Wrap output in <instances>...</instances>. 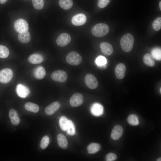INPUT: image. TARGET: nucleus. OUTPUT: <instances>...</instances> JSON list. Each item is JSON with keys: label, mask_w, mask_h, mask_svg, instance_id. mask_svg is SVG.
<instances>
[{"label": "nucleus", "mask_w": 161, "mask_h": 161, "mask_svg": "<svg viewBox=\"0 0 161 161\" xmlns=\"http://www.w3.org/2000/svg\"><path fill=\"white\" fill-rule=\"evenodd\" d=\"M83 102V97L82 94L78 93L74 94L71 97L69 102L73 107H77L81 105Z\"/></svg>", "instance_id": "1a4fd4ad"}, {"label": "nucleus", "mask_w": 161, "mask_h": 161, "mask_svg": "<svg viewBox=\"0 0 161 161\" xmlns=\"http://www.w3.org/2000/svg\"><path fill=\"white\" fill-rule=\"evenodd\" d=\"M161 88H160V93H161Z\"/></svg>", "instance_id": "ea45409f"}, {"label": "nucleus", "mask_w": 161, "mask_h": 161, "mask_svg": "<svg viewBox=\"0 0 161 161\" xmlns=\"http://www.w3.org/2000/svg\"><path fill=\"white\" fill-rule=\"evenodd\" d=\"M68 120L64 116H62L59 120V124L61 129L64 131H66L68 125Z\"/></svg>", "instance_id": "a878e982"}, {"label": "nucleus", "mask_w": 161, "mask_h": 161, "mask_svg": "<svg viewBox=\"0 0 161 161\" xmlns=\"http://www.w3.org/2000/svg\"><path fill=\"white\" fill-rule=\"evenodd\" d=\"M9 54L8 48L4 46L0 45V58H7Z\"/></svg>", "instance_id": "c756f323"}, {"label": "nucleus", "mask_w": 161, "mask_h": 161, "mask_svg": "<svg viewBox=\"0 0 161 161\" xmlns=\"http://www.w3.org/2000/svg\"><path fill=\"white\" fill-rule=\"evenodd\" d=\"M24 107L27 111L34 113L38 112L39 109V107L37 105L30 102L26 103L25 104Z\"/></svg>", "instance_id": "5701e85b"}, {"label": "nucleus", "mask_w": 161, "mask_h": 161, "mask_svg": "<svg viewBox=\"0 0 161 161\" xmlns=\"http://www.w3.org/2000/svg\"><path fill=\"white\" fill-rule=\"evenodd\" d=\"M103 111V106L98 103H95L92 106L91 112L92 114L96 116H99L101 115Z\"/></svg>", "instance_id": "dca6fc26"}, {"label": "nucleus", "mask_w": 161, "mask_h": 161, "mask_svg": "<svg viewBox=\"0 0 161 161\" xmlns=\"http://www.w3.org/2000/svg\"><path fill=\"white\" fill-rule=\"evenodd\" d=\"M59 4L61 8L67 10L72 7L73 2L72 0H59Z\"/></svg>", "instance_id": "b1692460"}, {"label": "nucleus", "mask_w": 161, "mask_h": 161, "mask_svg": "<svg viewBox=\"0 0 161 161\" xmlns=\"http://www.w3.org/2000/svg\"><path fill=\"white\" fill-rule=\"evenodd\" d=\"M144 63L147 66L153 67L155 64L154 59L151 55L149 53L145 54L143 57Z\"/></svg>", "instance_id": "4be33fe9"}, {"label": "nucleus", "mask_w": 161, "mask_h": 161, "mask_svg": "<svg viewBox=\"0 0 161 161\" xmlns=\"http://www.w3.org/2000/svg\"><path fill=\"white\" fill-rule=\"evenodd\" d=\"M86 21V16L83 14L79 13L73 16L72 18V23L75 26L84 24Z\"/></svg>", "instance_id": "9d476101"}, {"label": "nucleus", "mask_w": 161, "mask_h": 161, "mask_svg": "<svg viewBox=\"0 0 161 161\" xmlns=\"http://www.w3.org/2000/svg\"><path fill=\"white\" fill-rule=\"evenodd\" d=\"M67 131L68 134L70 135H74L76 133L75 124L70 120H68Z\"/></svg>", "instance_id": "cd10ccee"}, {"label": "nucleus", "mask_w": 161, "mask_h": 161, "mask_svg": "<svg viewBox=\"0 0 161 161\" xmlns=\"http://www.w3.org/2000/svg\"><path fill=\"white\" fill-rule=\"evenodd\" d=\"M152 28L156 31L159 30L161 28V18L159 17L155 19L153 22Z\"/></svg>", "instance_id": "7c9ffc66"}, {"label": "nucleus", "mask_w": 161, "mask_h": 161, "mask_svg": "<svg viewBox=\"0 0 161 161\" xmlns=\"http://www.w3.org/2000/svg\"><path fill=\"white\" fill-rule=\"evenodd\" d=\"M134 39L133 36L130 33L124 35L120 40V45L123 50L126 52L130 51L134 45Z\"/></svg>", "instance_id": "f257e3e1"}, {"label": "nucleus", "mask_w": 161, "mask_h": 161, "mask_svg": "<svg viewBox=\"0 0 161 161\" xmlns=\"http://www.w3.org/2000/svg\"><path fill=\"white\" fill-rule=\"evenodd\" d=\"M100 148V145L97 143H92L87 147L88 152L90 154H94L99 151Z\"/></svg>", "instance_id": "393cba45"}, {"label": "nucleus", "mask_w": 161, "mask_h": 161, "mask_svg": "<svg viewBox=\"0 0 161 161\" xmlns=\"http://www.w3.org/2000/svg\"><path fill=\"white\" fill-rule=\"evenodd\" d=\"M154 59L160 60L161 59V50L160 48H155L152 50L151 54Z\"/></svg>", "instance_id": "c85d7f7f"}, {"label": "nucleus", "mask_w": 161, "mask_h": 161, "mask_svg": "<svg viewBox=\"0 0 161 161\" xmlns=\"http://www.w3.org/2000/svg\"><path fill=\"white\" fill-rule=\"evenodd\" d=\"M109 28L106 24L99 23L94 26L92 29V35L98 37H101L106 35L109 32Z\"/></svg>", "instance_id": "f03ea898"}, {"label": "nucleus", "mask_w": 161, "mask_h": 161, "mask_svg": "<svg viewBox=\"0 0 161 161\" xmlns=\"http://www.w3.org/2000/svg\"><path fill=\"white\" fill-rule=\"evenodd\" d=\"M127 121L129 124L133 126H137L139 124L137 117L134 114H131L128 117Z\"/></svg>", "instance_id": "bb28decb"}, {"label": "nucleus", "mask_w": 161, "mask_h": 161, "mask_svg": "<svg viewBox=\"0 0 161 161\" xmlns=\"http://www.w3.org/2000/svg\"><path fill=\"white\" fill-rule=\"evenodd\" d=\"M44 59L43 56L38 54H32L30 55L28 58L29 62L33 64L41 63L43 61Z\"/></svg>", "instance_id": "f3484780"}, {"label": "nucleus", "mask_w": 161, "mask_h": 161, "mask_svg": "<svg viewBox=\"0 0 161 161\" xmlns=\"http://www.w3.org/2000/svg\"><path fill=\"white\" fill-rule=\"evenodd\" d=\"M31 38L30 34L28 31L19 33L18 35L19 41L22 43H26L28 42Z\"/></svg>", "instance_id": "412c9836"}, {"label": "nucleus", "mask_w": 161, "mask_h": 161, "mask_svg": "<svg viewBox=\"0 0 161 161\" xmlns=\"http://www.w3.org/2000/svg\"><path fill=\"white\" fill-rule=\"evenodd\" d=\"M85 82L87 86L91 89H96L98 86L97 79L94 75L90 74L86 75Z\"/></svg>", "instance_id": "0eeeda50"}, {"label": "nucleus", "mask_w": 161, "mask_h": 161, "mask_svg": "<svg viewBox=\"0 0 161 161\" xmlns=\"http://www.w3.org/2000/svg\"><path fill=\"white\" fill-rule=\"evenodd\" d=\"M110 0H98L97 5L100 8L106 7L109 3Z\"/></svg>", "instance_id": "f704fd0d"}, {"label": "nucleus", "mask_w": 161, "mask_h": 161, "mask_svg": "<svg viewBox=\"0 0 161 161\" xmlns=\"http://www.w3.org/2000/svg\"><path fill=\"white\" fill-rule=\"evenodd\" d=\"M59 146L63 149L66 148L68 146V141L65 136L62 134H59L57 137Z\"/></svg>", "instance_id": "6ab92c4d"}, {"label": "nucleus", "mask_w": 161, "mask_h": 161, "mask_svg": "<svg viewBox=\"0 0 161 161\" xmlns=\"http://www.w3.org/2000/svg\"><path fill=\"white\" fill-rule=\"evenodd\" d=\"M66 61L70 65L77 66L81 63L82 58L80 55L76 52L72 51L67 55Z\"/></svg>", "instance_id": "7ed1b4c3"}, {"label": "nucleus", "mask_w": 161, "mask_h": 161, "mask_svg": "<svg viewBox=\"0 0 161 161\" xmlns=\"http://www.w3.org/2000/svg\"><path fill=\"white\" fill-rule=\"evenodd\" d=\"M8 0H0V3L4 4Z\"/></svg>", "instance_id": "e433bc0d"}, {"label": "nucleus", "mask_w": 161, "mask_h": 161, "mask_svg": "<svg viewBox=\"0 0 161 161\" xmlns=\"http://www.w3.org/2000/svg\"><path fill=\"white\" fill-rule=\"evenodd\" d=\"M16 91L18 96L21 98H25L30 93L29 89L24 85L18 84L16 88Z\"/></svg>", "instance_id": "9b49d317"}, {"label": "nucleus", "mask_w": 161, "mask_h": 161, "mask_svg": "<svg viewBox=\"0 0 161 161\" xmlns=\"http://www.w3.org/2000/svg\"><path fill=\"white\" fill-rule=\"evenodd\" d=\"M157 161H161V158L160 157L158 158L157 160Z\"/></svg>", "instance_id": "58836bf2"}, {"label": "nucleus", "mask_w": 161, "mask_h": 161, "mask_svg": "<svg viewBox=\"0 0 161 161\" xmlns=\"http://www.w3.org/2000/svg\"><path fill=\"white\" fill-rule=\"evenodd\" d=\"M14 25L15 30L19 33L27 31L29 29L27 22L23 19L17 20L15 22Z\"/></svg>", "instance_id": "39448f33"}, {"label": "nucleus", "mask_w": 161, "mask_h": 161, "mask_svg": "<svg viewBox=\"0 0 161 161\" xmlns=\"http://www.w3.org/2000/svg\"><path fill=\"white\" fill-rule=\"evenodd\" d=\"M100 47L102 52L105 55H110L114 52L112 46L107 42H102L100 44Z\"/></svg>", "instance_id": "f8f14e48"}, {"label": "nucleus", "mask_w": 161, "mask_h": 161, "mask_svg": "<svg viewBox=\"0 0 161 161\" xmlns=\"http://www.w3.org/2000/svg\"><path fill=\"white\" fill-rule=\"evenodd\" d=\"M159 7L160 10H161V1H160L159 3Z\"/></svg>", "instance_id": "4c0bfd02"}, {"label": "nucleus", "mask_w": 161, "mask_h": 161, "mask_svg": "<svg viewBox=\"0 0 161 161\" xmlns=\"http://www.w3.org/2000/svg\"><path fill=\"white\" fill-rule=\"evenodd\" d=\"M9 116L13 124L18 125L20 122V119L17 111L14 109H10L9 112Z\"/></svg>", "instance_id": "a211bd4d"}, {"label": "nucleus", "mask_w": 161, "mask_h": 161, "mask_svg": "<svg viewBox=\"0 0 161 161\" xmlns=\"http://www.w3.org/2000/svg\"><path fill=\"white\" fill-rule=\"evenodd\" d=\"M126 71V66L124 64H118L115 69V73L117 78L119 79H123L124 77Z\"/></svg>", "instance_id": "2eb2a0df"}, {"label": "nucleus", "mask_w": 161, "mask_h": 161, "mask_svg": "<svg viewBox=\"0 0 161 161\" xmlns=\"http://www.w3.org/2000/svg\"><path fill=\"white\" fill-rule=\"evenodd\" d=\"M13 76V72L9 68H5L0 71V82L6 83L11 80Z\"/></svg>", "instance_id": "20e7f679"}, {"label": "nucleus", "mask_w": 161, "mask_h": 161, "mask_svg": "<svg viewBox=\"0 0 161 161\" xmlns=\"http://www.w3.org/2000/svg\"><path fill=\"white\" fill-rule=\"evenodd\" d=\"M123 131V129L122 126L119 125L115 126L113 129L111 133L112 138L114 140L119 139L122 136Z\"/></svg>", "instance_id": "4468645a"}, {"label": "nucleus", "mask_w": 161, "mask_h": 161, "mask_svg": "<svg viewBox=\"0 0 161 161\" xmlns=\"http://www.w3.org/2000/svg\"><path fill=\"white\" fill-rule=\"evenodd\" d=\"M60 104L59 102H54L45 108V113L48 115H52L60 108Z\"/></svg>", "instance_id": "ddd939ff"}, {"label": "nucleus", "mask_w": 161, "mask_h": 161, "mask_svg": "<svg viewBox=\"0 0 161 161\" xmlns=\"http://www.w3.org/2000/svg\"><path fill=\"white\" fill-rule=\"evenodd\" d=\"M32 2L34 8L36 9L41 10L44 7V0H32Z\"/></svg>", "instance_id": "2f4dec72"}, {"label": "nucleus", "mask_w": 161, "mask_h": 161, "mask_svg": "<svg viewBox=\"0 0 161 161\" xmlns=\"http://www.w3.org/2000/svg\"><path fill=\"white\" fill-rule=\"evenodd\" d=\"M95 62L97 65L101 66L105 65L107 61L105 57L100 55L97 58Z\"/></svg>", "instance_id": "72a5a7b5"}, {"label": "nucleus", "mask_w": 161, "mask_h": 161, "mask_svg": "<svg viewBox=\"0 0 161 161\" xmlns=\"http://www.w3.org/2000/svg\"><path fill=\"white\" fill-rule=\"evenodd\" d=\"M34 74L35 77L36 79H41L45 77L46 75V71L43 67L39 66L35 69Z\"/></svg>", "instance_id": "aec40b11"}, {"label": "nucleus", "mask_w": 161, "mask_h": 161, "mask_svg": "<svg viewBox=\"0 0 161 161\" xmlns=\"http://www.w3.org/2000/svg\"><path fill=\"white\" fill-rule=\"evenodd\" d=\"M70 35L66 33H63L60 34L56 40V43L60 47L65 46L71 41Z\"/></svg>", "instance_id": "6e6552de"}, {"label": "nucleus", "mask_w": 161, "mask_h": 161, "mask_svg": "<svg viewBox=\"0 0 161 161\" xmlns=\"http://www.w3.org/2000/svg\"><path fill=\"white\" fill-rule=\"evenodd\" d=\"M117 158L116 155L114 153H110L106 156V159L107 161H113L115 160Z\"/></svg>", "instance_id": "c9c22d12"}, {"label": "nucleus", "mask_w": 161, "mask_h": 161, "mask_svg": "<svg viewBox=\"0 0 161 161\" xmlns=\"http://www.w3.org/2000/svg\"><path fill=\"white\" fill-rule=\"evenodd\" d=\"M49 143V139L47 136H44L42 139L40 147L41 148L44 149H45L48 145Z\"/></svg>", "instance_id": "473e14b6"}, {"label": "nucleus", "mask_w": 161, "mask_h": 161, "mask_svg": "<svg viewBox=\"0 0 161 161\" xmlns=\"http://www.w3.org/2000/svg\"><path fill=\"white\" fill-rule=\"evenodd\" d=\"M67 75L64 71L58 70L53 72L51 75L52 78L54 80L60 82H64L67 78Z\"/></svg>", "instance_id": "423d86ee"}]
</instances>
